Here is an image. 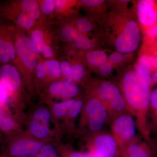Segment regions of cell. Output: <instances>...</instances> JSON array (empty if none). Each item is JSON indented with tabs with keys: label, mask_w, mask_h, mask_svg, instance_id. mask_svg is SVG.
<instances>
[{
	"label": "cell",
	"mask_w": 157,
	"mask_h": 157,
	"mask_svg": "<svg viewBox=\"0 0 157 157\" xmlns=\"http://www.w3.org/2000/svg\"><path fill=\"white\" fill-rule=\"evenodd\" d=\"M118 87L128 112L135 119L136 128L140 137L151 139L148 128L149 85L135 70H129L122 76Z\"/></svg>",
	"instance_id": "cell-1"
},
{
	"label": "cell",
	"mask_w": 157,
	"mask_h": 157,
	"mask_svg": "<svg viewBox=\"0 0 157 157\" xmlns=\"http://www.w3.org/2000/svg\"><path fill=\"white\" fill-rule=\"evenodd\" d=\"M0 15L26 32L42 17L37 0H10L1 3Z\"/></svg>",
	"instance_id": "cell-2"
},
{
	"label": "cell",
	"mask_w": 157,
	"mask_h": 157,
	"mask_svg": "<svg viewBox=\"0 0 157 157\" xmlns=\"http://www.w3.org/2000/svg\"><path fill=\"white\" fill-rule=\"evenodd\" d=\"M89 86L88 96L100 100L107 109L108 124L118 116L128 113L120 89L115 83L104 80Z\"/></svg>",
	"instance_id": "cell-3"
},
{
	"label": "cell",
	"mask_w": 157,
	"mask_h": 157,
	"mask_svg": "<svg viewBox=\"0 0 157 157\" xmlns=\"http://www.w3.org/2000/svg\"><path fill=\"white\" fill-rule=\"evenodd\" d=\"M16 57L13 64L28 82L34 78L39 55L24 30L16 27L14 39Z\"/></svg>",
	"instance_id": "cell-4"
},
{
	"label": "cell",
	"mask_w": 157,
	"mask_h": 157,
	"mask_svg": "<svg viewBox=\"0 0 157 157\" xmlns=\"http://www.w3.org/2000/svg\"><path fill=\"white\" fill-rule=\"evenodd\" d=\"M110 134L121 151L128 144L137 137L135 119L128 113H123L109 124Z\"/></svg>",
	"instance_id": "cell-5"
},
{
	"label": "cell",
	"mask_w": 157,
	"mask_h": 157,
	"mask_svg": "<svg viewBox=\"0 0 157 157\" xmlns=\"http://www.w3.org/2000/svg\"><path fill=\"white\" fill-rule=\"evenodd\" d=\"M16 29V26L9 20L0 21V66L6 64H13L15 60Z\"/></svg>",
	"instance_id": "cell-6"
},
{
	"label": "cell",
	"mask_w": 157,
	"mask_h": 157,
	"mask_svg": "<svg viewBox=\"0 0 157 157\" xmlns=\"http://www.w3.org/2000/svg\"><path fill=\"white\" fill-rule=\"evenodd\" d=\"M140 40L138 25L135 21L130 20L125 23L122 31L116 38L114 47L121 53H129L136 50Z\"/></svg>",
	"instance_id": "cell-7"
},
{
	"label": "cell",
	"mask_w": 157,
	"mask_h": 157,
	"mask_svg": "<svg viewBox=\"0 0 157 157\" xmlns=\"http://www.w3.org/2000/svg\"><path fill=\"white\" fill-rule=\"evenodd\" d=\"M88 96L85 104L84 111L89 129L94 134L101 131L105 124H108L107 109L97 98Z\"/></svg>",
	"instance_id": "cell-8"
},
{
	"label": "cell",
	"mask_w": 157,
	"mask_h": 157,
	"mask_svg": "<svg viewBox=\"0 0 157 157\" xmlns=\"http://www.w3.org/2000/svg\"><path fill=\"white\" fill-rule=\"evenodd\" d=\"M90 147L93 157H119L121 151L110 133L101 131L94 133Z\"/></svg>",
	"instance_id": "cell-9"
},
{
	"label": "cell",
	"mask_w": 157,
	"mask_h": 157,
	"mask_svg": "<svg viewBox=\"0 0 157 157\" xmlns=\"http://www.w3.org/2000/svg\"><path fill=\"white\" fill-rule=\"evenodd\" d=\"M121 152L127 157H157V140L136 137Z\"/></svg>",
	"instance_id": "cell-10"
},
{
	"label": "cell",
	"mask_w": 157,
	"mask_h": 157,
	"mask_svg": "<svg viewBox=\"0 0 157 157\" xmlns=\"http://www.w3.org/2000/svg\"><path fill=\"white\" fill-rule=\"evenodd\" d=\"M0 80L9 96L15 95L20 89L21 75L17 68L12 64L0 66Z\"/></svg>",
	"instance_id": "cell-11"
},
{
	"label": "cell",
	"mask_w": 157,
	"mask_h": 157,
	"mask_svg": "<svg viewBox=\"0 0 157 157\" xmlns=\"http://www.w3.org/2000/svg\"><path fill=\"white\" fill-rule=\"evenodd\" d=\"M79 90L78 84L67 79H59L50 83L48 92L51 96L63 99H72L77 94Z\"/></svg>",
	"instance_id": "cell-12"
},
{
	"label": "cell",
	"mask_w": 157,
	"mask_h": 157,
	"mask_svg": "<svg viewBox=\"0 0 157 157\" xmlns=\"http://www.w3.org/2000/svg\"><path fill=\"white\" fill-rule=\"evenodd\" d=\"M50 118V113L48 110L42 108L37 109L34 113L33 120L29 127L31 133L39 138L47 137L48 134V124Z\"/></svg>",
	"instance_id": "cell-13"
},
{
	"label": "cell",
	"mask_w": 157,
	"mask_h": 157,
	"mask_svg": "<svg viewBox=\"0 0 157 157\" xmlns=\"http://www.w3.org/2000/svg\"><path fill=\"white\" fill-rule=\"evenodd\" d=\"M44 146V144L29 139H21L12 144L10 153L17 157H28L36 154Z\"/></svg>",
	"instance_id": "cell-14"
},
{
	"label": "cell",
	"mask_w": 157,
	"mask_h": 157,
	"mask_svg": "<svg viewBox=\"0 0 157 157\" xmlns=\"http://www.w3.org/2000/svg\"><path fill=\"white\" fill-rule=\"evenodd\" d=\"M137 15L140 23L151 27L157 22V11L152 0H141L137 3Z\"/></svg>",
	"instance_id": "cell-15"
},
{
	"label": "cell",
	"mask_w": 157,
	"mask_h": 157,
	"mask_svg": "<svg viewBox=\"0 0 157 157\" xmlns=\"http://www.w3.org/2000/svg\"><path fill=\"white\" fill-rule=\"evenodd\" d=\"M52 25L57 38L64 46L72 44L80 34L72 25L63 21H52Z\"/></svg>",
	"instance_id": "cell-16"
},
{
	"label": "cell",
	"mask_w": 157,
	"mask_h": 157,
	"mask_svg": "<svg viewBox=\"0 0 157 157\" xmlns=\"http://www.w3.org/2000/svg\"><path fill=\"white\" fill-rule=\"evenodd\" d=\"M150 137L157 140V88L151 93L148 116Z\"/></svg>",
	"instance_id": "cell-17"
},
{
	"label": "cell",
	"mask_w": 157,
	"mask_h": 157,
	"mask_svg": "<svg viewBox=\"0 0 157 157\" xmlns=\"http://www.w3.org/2000/svg\"><path fill=\"white\" fill-rule=\"evenodd\" d=\"M54 15L53 21L59 20L74 14V8L79 6V1L70 0H54Z\"/></svg>",
	"instance_id": "cell-18"
},
{
	"label": "cell",
	"mask_w": 157,
	"mask_h": 157,
	"mask_svg": "<svg viewBox=\"0 0 157 157\" xmlns=\"http://www.w3.org/2000/svg\"><path fill=\"white\" fill-rule=\"evenodd\" d=\"M57 21H63L72 25L80 33L87 36V33L94 29L93 23L87 17H76L73 14L70 16Z\"/></svg>",
	"instance_id": "cell-19"
},
{
	"label": "cell",
	"mask_w": 157,
	"mask_h": 157,
	"mask_svg": "<svg viewBox=\"0 0 157 157\" xmlns=\"http://www.w3.org/2000/svg\"><path fill=\"white\" fill-rule=\"evenodd\" d=\"M79 54L85 64L90 67H100L108 58L106 53L102 50H90L80 52Z\"/></svg>",
	"instance_id": "cell-20"
},
{
	"label": "cell",
	"mask_w": 157,
	"mask_h": 157,
	"mask_svg": "<svg viewBox=\"0 0 157 157\" xmlns=\"http://www.w3.org/2000/svg\"><path fill=\"white\" fill-rule=\"evenodd\" d=\"M39 10L42 16L46 19L53 21L55 6L54 0H37Z\"/></svg>",
	"instance_id": "cell-21"
},
{
	"label": "cell",
	"mask_w": 157,
	"mask_h": 157,
	"mask_svg": "<svg viewBox=\"0 0 157 157\" xmlns=\"http://www.w3.org/2000/svg\"><path fill=\"white\" fill-rule=\"evenodd\" d=\"M15 126V123L10 116L0 106V129L5 132L13 130Z\"/></svg>",
	"instance_id": "cell-22"
},
{
	"label": "cell",
	"mask_w": 157,
	"mask_h": 157,
	"mask_svg": "<svg viewBox=\"0 0 157 157\" xmlns=\"http://www.w3.org/2000/svg\"><path fill=\"white\" fill-rule=\"evenodd\" d=\"M75 100L74 99H69L55 104L53 108V111L55 115L58 117L66 115L68 113L70 107L74 103Z\"/></svg>",
	"instance_id": "cell-23"
},
{
	"label": "cell",
	"mask_w": 157,
	"mask_h": 157,
	"mask_svg": "<svg viewBox=\"0 0 157 157\" xmlns=\"http://www.w3.org/2000/svg\"><path fill=\"white\" fill-rule=\"evenodd\" d=\"M58 60L59 63L61 74V78H63V79L70 80V75H71V68H72L70 60L67 57L65 58H61L59 59Z\"/></svg>",
	"instance_id": "cell-24"
},
{
	"label": "cell",
	"mask_w": 157,
	"mask_h": 157,
	"mask_svg": "<svg viewBox=\"0 0 157 157\" xmlns=\"http://www.w3.org/2000/svg\"><path fill=\"white\" fill-rule=\"evenodd\" d=\"M139 64L145 67L149 70L151 68L157 69V57L142 56L139 59Z\"/></svg>",
	"instance_id": "cell-25"
},
{
	"label": "cell",
	"mask_w": 157,
	"mask_h": 157,
	"mask_svg": "<svg viewBox=\"0 0 157 157\" xmlns=\"http://www.w3.org/2000/svg\"><path fill=\"white\" fill-rule=\"evenodd\" d=\"M37 157H58L56 149L50 145H44Z\"/></svg>",
	"instance_id": "cell-26"
},
{
	"label": "cell",
	"mask_w": 157,
	"mask_h": 157,
	"mask_svg": "<svg viewBox=\"0 0 157 157\" xmlns=\"http://www.w3.org/2000/svg\"><path fill=\"white\" fill-rule=\"evenodd\" d=\"M82 105H83V103L81 100L79 99L75 100L68 111V114L70 117L71 118L76 117L81 110Z\"/></svg>",
	"instance_id": "cell-27"
},
{
	"label": "cell",
	"mask_w": 157,
	"mask_h": 157,
	"mask_svg": "<svg viewBox=\"0 0 157 157\" xmlns=\"http://www.w3.org/2000/svg\"><path fill=\"white\" fill-rule=\"evenodd\" d=\"M135 71L146 81L149 85H150L151 78L148 69L138 64L136 65Z\"/></svg>",
	"instance_id": "cell-28"
},
{
	"label": "cell",
	"mask_w": 157,
	"mask_h": 157,
	"mask_svg": "<svg viewBox=\"0 0 157 157\" xmlns=\"http://www.w3.org/2000/svg\"><path fill=\"white\" fill-rule=\"evenodd\" d=\"M112 64L107 60L99 67L98 72L101 76H108L112 70Z\"/></svg>",
	"instance_id": "cell-29"
},
{
	"label": "cell",
	"mask_w": 157,
	"mask_h": 157,
	"mask_svg": "<svg viewBox=\"0 0 157 157\" xmlns=\"http://www.w3.org/2000/svg\"><path fill=\"white\" fill-rule=\"evenodd\" d=\"M104 2L102 0H82L79 1V6H82L86 9H89L100 6Z\"/></svg>",
	"instance_id": "cell-30"
},
{
	"label": "cell",
	"mask_w": 157,
	"mask_h": 157,
	"mask_svg": "<svg viewBox=\"0 0 157 157\" xmlns=\"http://www.w3.org/2000/svg\"><path fill=\"white\" fill-rule=\"evenodd\" d=\"M124 58L122 53L117 51L109 55L107 58V60L113 65L122 61Z\"/></svg>",
	"instance_id": "cell-31"
},
{
	"label": "cell",
	"mask_w": 157,
	"mask_h": 157,
	"mask_svg": "<svg viewBox=\"0 0 157 157\" xmlns=\"http://www.w3.org/2000/svg\"><path fill=\"white\" fill-rule=\"evenodd\" d=\"M9 96V93L0 80V106L1 107L4 106L6 104Z\"/></svg>",
	"instance_id": "cell-32"
},
{
	"label": "cell",
	"mask_w": 157,
	"mask_h": 157,
	"mask_svg": "<svg viewBox=\"0 0 157 157\" xmlns=\"http://www.w3.org/2000/svg\"><path fill=\"white\" fill-rule=\"evenodd\" d=\"M147 34L149 36L155 37L157 36V22L148 29Z\"/></svg>",
	"instance_id": "cell-33"
},
{
	"label": "cell",
	"mask_w": 157,
	"mask_h": 157,
	"mask_svg": "<svg viewBox=\"0 0 157 157\" xmlns=\"http://www.w3.org/2000/svg\"><path fill=\"white\" fill-rule=\"evenodd\" d=\"M68 157H86V155L85 154L74 151L71 153Z\"/></svg>",
	"instance_id": "cell-34"
},
{
	"label": "cell",
	"mask_w": 157,
	"mask_h": 157,
	"mask_svg": "<svg viewBox=\"0 0 157 157\" xmlns=\"http://www.w3.org/2000/svg\"><path fill=\"white\" fill-rule=\"evenodd\" d=\"M152 80L155 83H157V71L153 75Z\"/></svg>",
	"instance_id": "cell-35"
},
{
	"label": "cell",
	"mask_w": 157,
	"mask_h": 157,
	"mask_svg": "<svg viewBox=\"0 0 157 157\" xmlns=\"http://www.w3.org/2000/svg\"><path fill=\"white\" fill-rule=\"evenodd\" d=\"M119 157H127V156L126 155L124 154L123 153V152H121L120 155Z\"/></svg>",
	"instance_id": "cell-36"
}]
</instances>
